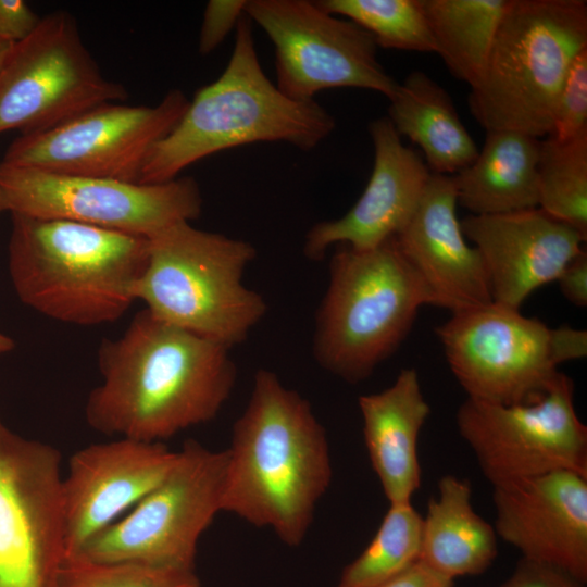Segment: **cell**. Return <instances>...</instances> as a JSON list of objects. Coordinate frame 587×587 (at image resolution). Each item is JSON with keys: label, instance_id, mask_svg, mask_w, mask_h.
Returning <instances> with one entry per match:
<instances>
[{"label": "cell", "instance_id": "obj_19", "mask_svg": "<svg viewBox=\"0 0 587 587\" xmlns=\"http://www.w3.org/2000/svg\"><path fill=\"white\" fill-rule=\"evenodd\" d=\"M374 164L367 185L341 217L314 224L305 235L304 255L322 260L333 245L372 249L395 237L411 218L432 172L422 157L404 146L388 117L369 126Z\"/></svg>", "mask_w": 587, "mask_h": 587}, {"label": "cell", "instance_id": "obj_26", "mask_svg": "<svg viewBox=\"0 0 587 587\" xmlns=\"http://www.w3.org/2000/svg\"><path fill=\"white\" fill-rule=\"evenodd\" d=\"M538 208L587 239V134L540 140Z\"/></svg>", "mask_w": 587, "mask_h": 587}, {"label": "cell", "instance_id": "obj_38", "mask_svg": "<svg viewBox=\"0 0 587 587\" xmlns=\"http://www.w3.org/2000/svg\"><path fill=\"white\" fill-rule=\"evenodd\" d=\"M14 43H10V42H5V41H1L0 40V68L8 55V53L10 52L12 46Z\"/></svg>", "mask_w": 587, "mask_h": 587}, {"label": "cell", "instance_id": "obj_13", "mask_svg": "<svg viewBox=\"0 0 587 587\" xmlns=\"http://www.w3.org/2000/svg\"><path fill=\"white\" fill-rule=\"evenodd\" d=\"M467 398L519 404L538 400L561 378L551 328L498 302L457 313L435 328Z\"/></svg>", "mask_w": 587, "mask_h": 587}, {"label": "cell", "instance_id": "obj_27", "mask_svg": "<svg viewBox=\"0 0 587 587\" xmlns=\"http://www.w3.org/2000/svg\"><path fill=\"white\" fill-rule=\"evenodd\" d=\"M423 517L408 503L389 504L375 536L348 564L337 587H377L420 560Z\"/></svg>", "mask_w": 587, "mask_h": 587}, {"label": "cell", "instance_id": "obj_28", "mask_svg": "<svg viewBox=\"0 0 587 587\" xmlns=\"http://www.w3.org/2000/svg\"><path fill=\"white\" fill-rule=\"evenodd\" d=\"M332 15H341L372 35L385 49L436 52L421 0H320Z\"/></svg>", "mask_w": 587, "mask_h": 587}, {"label": "cell", "instance_id": "obj_34", "mask_svg": "<svg viewBox=\"0 0 587 587\" xmlns=\"http://www.w3.org/2000/svg\"><path fill=\"white\" fill-rule=\"evenodd\" d=\"M564 298L577 307L587 304V251L584 249L557 279Z\"/></svg>", "mask_w": 587, "mask_h": 587}, {"label": "cell", "instance_id": "obj_21", "mask_svg": "<svg viewBox=\"0 0 587 587\" xmlns=\"http://www.w3.org/2000/svg\"><path fill=\"white\" fill-rule=\"evenodd\" d=\"M358 402L369 458L389 504L411 502L421 486L419 436L430 413L417 372L401 370L391 386Z\"/></svg>", "mask_w": 587, "mask_h": 587}, {"label": "cell", "instance_id": "obj_16", "mask_svg": "<svg viewBox=\"0 0 587 587\" xmlns=\"http://www.w3.org/2000/svg\"><path fill=\"white\" fill-rule=\"evenodd\" d=\"M177 451L163 442L116 438L76 451L61 480L65 558L79 550L149 494Z\"/></svg>", "mask_w": 587, "mask_h": 587}, {"label": "cell", "instance_id": "obj_25", "mask_svg": "<svg viewBox=\"0 0 587 587\" xmlns=\"http://www.w3.org/2000/svg\"><path fill=\"white\" fill-rule=\"evenodd\" d=\"M436 46L455 78L475 87L510 0H421Z\"/></svg>", "mask_w": 587, "mask_h": 587}, {"label": "cell", "instance_id": "obj_32", "mask_svg": "<svg viewBox=\"0 0 587 587\" xmlns=\"http://www.w3.org/2000/svg\"><path fill=\"white\" fill-rule=\"evenodd\" d=\"M572 574L539 562L521 559L511 576L500 587H585Z\"/></svg>", "mask_w": 587, "mask_h": 587}, {"label": "cell", "instance_id": "obj_1", "mask_svg": "<svg viewBox=\"0 0 587 587\" xmlns=\"http://www.w3.org/2000/svg\"><path fill=\"white\" fill-rule=\"evenodd\" d=\"M101 383L86 401L104 435L163 442L215 419L234 390L229 348L168 324L146 308L97 353Z\"/></svg>", "mask_w": 587, "mask_h": 587}, {"label": "cell", "instance_id": "obj_6", "mask_svg": "<svg viewBox=\"0 0 587 587\" xmlns=\"http://www.w3.org/2000/svg\"><path fill=\"white\" fill-rule=\"evenodd\" d=\"M148 262L135 287L158 319L232 348L263 319V297L243 284L255 248L183 221L148 237Z\"/></svg>", "mask_w": 587, "mask_h": 587}, {"label": "cell", "instance_id": "obj_31", "mask_svg": "<svg viewBox=\"0 0 587 587\" xmlns=\"http://www.w3.org/2000/svg\"><path fill=\"white\" fill-rule=\"evenodd\" d=\"M246 0H211L207 3L198 49L201 54L215 50L245 13Z\"/></svg>", "mask_w": 587, "mask_h": 587}, {"label": "cell", "instance_id": "obj_37", "mask_svg": "<svg viewBox=\"0 0 587 587\" xmlns=\"http://www.w3.org/2000/svg\"><path fill=\"white\" fill-rule=\"evenodd\" d=\"M2 211H5V210H4L2 191L0 188V212ZM13 347H14L13 340L9 338L7 335L0 333V354L11 351Z\"/></svg>", "mask_w": 587, "mask_h": 587}, {"label": "cell", "instance_id": "obj_20", "mask_svg": "<svg viewBox=\"0 0 587 587\" xmlns=\"http://www.w3.org/2000/svg\"><path fill=\"white\" fill-rule=\"evenodd\" d=\"M457 204L452 176L432 173L414 213L395 236L432 305L452 313L492 302L484 263L466 242Z\"/></svg>", "mask_w": 587, "mask_h": 587}, {"label": "cell", "instance_id": "obj_7", "mask_svg": "<svg viewBox=\"0 0 587 587\" xmlns=\"http://www.w3.org/2000/svg\"><path fill=\"white\" fill-rule=\"evenodd\" d=\"M585 48L587 1L510 0L484 75L470 88L471 114L486 130L547 137L561 85Z\"/></svg>", "mask_w": 587, "mask_h": 587}, {"label": "cell", "instance_id": "obj_3", "mask_svg": "<svg viewBox=\"0 0 587 587\" xmlns=\"http://www.w3.org/2000/svg\"><path fill=\"white\" fill-rule=\"evenodd\" d=\"M9 272L27 307L93 326L121 319L148 262V238L66 220L11 213Z\"/></svg>", "mask_w": 587, "mask_h": 587}, {"label": "cell", "instance_id": "obj_23", "mask_svg": "<svg viewBox=\"0 0 587 587\" xmlns=\"http://www.w3.org/2000/svg\"><path fill=\"white\" fill-rule=\"evenodd\" d=\"M497 538L494 526L473 508L470 483L442 476L423 517L419 561L452 580L479 575L497 558Z\"/></svg>", "mask_w": 587, "mask_h": 587}, {"label": "cell", "instance_id": "obj_35", "mask_svg": "<svg viewBox=\"0 0 587 587\" xmlns=\"http://www.w3.org/2000/svg\"><path fill=\"white\" fill-rule=\"evenodd\" d=\"M551 349L558 365L584 358L587 354V333L567 325L551 328Z\"/></svg>", "mask_w": 587, "mask_h": 587}, {"label": "cell", "instance_id": "obj_8", "mask_svg": "<svg viewBox=\"0 0 587 587\" xmlns=\"http://www.w3.org/2000/svg\"><path fill=\"white\" fill-rule=\"evenodd\" d=\"M225 467V450L187 440L166 476L73 557L195 569L199 539L222 512Z\"/></svg>", "mask_w": 587, "mask_h": 587}, {"label": "cell", "instance_id": "obj_17", "mask_svg": "<svg viewBox=\"0 0 587 587\" xmlns=\"http://www.w3.org/2000/svg\"><path fill=\"white\" fill-rule=\"evenodd\" d=\"M492 488L497 536L587 583V476L561 470Z\"/></svg>", "mask_w": 587, "mask_h": 587}, {"label": "cell", "instance_id": "obj_24", "mask_svg": "<svg viewBox=\"0 0 587 587\" xmlns=\"http://www.w3.org/2000/svg\"><path fill=\"white\" fill-rule=\"evenodd\" d=\"M389 100L388 120L424 153L434 174L454 175L478 154L445 88L422 71L411 72Z\"/></svg>", "mask_w": 587, "mask_h": 587}, {"label": "cell", "instance_id": "obj_36", "mask_svg": "<svg viewBox=\"0 0 587 587\" xmlns=\"http://www.w3.org/2000/svg\"><path fill=\"white\" fill-rule=\"evenodd\" d=\"M449 579L424 563L417 561L412 566L377 587H452Z\"/></svg>", "mask_w": 587, "mask_h": 587}, {"label": "cell", "instance_id": "obj_30", "mask_svg": "<svg viewBox=\"0 0 587 587\" xmlns=\"http://www.w3.org/2000/svg\"><path fill=\"white\" fill-rule=\"evenodd\" d=\"M587 134V48L572 61L559 90L548 137L566 141Z\"/></svg>", "mask_w": 587, "mask_h": 587}, {"label": "cell", "instance_id": "obj_14", "mask_svg": "<svg viewBox=\"0 0 587 587\" xmlns=\"http://www.w3.org/2000/svg\"><path fill=\"white\" fill-rule=\"evenodd\" d=\"M189 101L173 89L152 107L104 103L50 129L20 135L1 163L138 183L149 152L178 123Z\"/></svg>", "mask_w": 587, "mask_h": 587}, {"label": "cell", "instance_id": "obj_10", "mask_svg": "<svg viewBox=\"0 0 587 587\" xmlns=\"http://www.w3.org/2000/svg\"><path fill=\"white\" fill-rule=\"evenodd\" d=\"M4 210L40 218L66 220L150 237L197 218L202 197L192 177L160 184L72 176L0 162Z\"/></svg>", "mask_w": 587, "mask_h": 587}, {"label": "cell", "instance_id": "obj_11", "mask_svg": "<svg viewBox=\"0 0 587 587\" xmlns=\"http://www.w3.org/2000/svg\"><path fill=\"white\" fill-rule=\"evenodd\" d=\"M245 13L270 37L276 87L310 101L325 89H369L390 99L398 83L377 60V45L358 24L309 0H246Z\"/></svg>", "mask_w": 587, "mask_h": 587}, {"label": "cell", "instance_id": "obj_2", "mask_svg": "<svg viewBox=\"0 0 587 587\" xmlns=\"http://www.w3.org/2000/svg\"><path fill=\"white\" fill-rule=\"evenodd\" d=\"M225 451L222 512L298 547L333 478L326 432L310 402L274 372L258 370Z\"/></svg>", "mask_w": 587, "mask_h": 587}, {"label": "cell", "instance_id": "obj_12", "mask_svg": "<svg viewBox=\"0 0 587 587\" xmlns=\"http://www.w3.org/2000/svg\"><path fill=\"white\" fill-rule=\"evenodd\" d=\"M457 426L492 487L561 470L587 476V427L565 374L528 403L467 398L458 409Z\"/></svg>", "mask_w": 587, "mask_h": 587}, {"label": "cell", "instance_id": "obj_33", "mask_svg": "<svg viewBox=\"0 0 587 587\" xmlns=\"http://www.w3.org/2000/svg\"><path fill=\"white\" fill-rule=\"evenodd\" d=\"M40 17L23 0H0V40L16 43L28 37Z\"/></svg>", "mask_w": 587, "mask_h": 587}, {"label": "cell", "instance_id": "obj_4", "mask_svg": "<svg viewBox=\"0 0 587 587\" xmlns=\"http://www.w3.org/2000/svg\"><path fill=\"white\" fill-rule=\"evenodd\" d=\"M235 30L225 70L197 91L178 123L154 145L139 184L170 182L203 158L255 142L280 141L309 151L335 129L326 109L314 100L286 97L265 75L246 14Z\"/></svg>", "mask_w": 587, "mask_h": 587}, {"label": "cell", "instance_id": "obj_18", "mask_svg": "<svg viewBox=\"0 0 587 587\" xmlns=\"http://www.w3.org/2000/svg\"><path fill=\"white\" fill-rule=\"evenodd\" d=\"M460 224L482 258L492 301L513 309H520L537 288L557 280L585 249L578 232L539 208L470 214Z\"/></svg>", "mask_w": 587, "mask_h": 587}, {"label": "cell", "instance_id": "obj_29", "mask_svg": "<svg viewBox=\"0 0 587 587\" xmlns=\"http://www.w3.org/2000/svg\"><path fill=\"white\" fill-rule=\"evenodd\" d=\"M58 587H201L195 569L65 558Z\"/></svg>", "mask_w": 587, "mask_h": 587}, {"label": "cell", "instance_id": "obj_9", "mask_svg": "<svg viewBox=\"0 0 587 587\" xmlns=\"http://www.w3.org/2000/svg\"><path fill=\"white\" fill-rule=\"evenodd\" d=\"M127 97L123 85L103 76L74 17L54 11L12 46L0 68V134L43 132Z\"/></svg>", "mask_w": 587, "mask_h": 587}, {"label": "cell", "instance_id": "obj_5", "mask_svg": "<svg viewBox=\"0 0 587 587\" xmlns=\"http://www.w3.org/2000/svg\"><path fill=\"white\" fill-rule=\"evenodd\" d=\"M429 294L395 237L359 250L337 245L315 316L313 357L325 371L359 383L408 336Z\"/></svg>", "mask_w": 587, "mask_h": 587}, {"label": "cell", "instance_id": "obj_22", "mask_svg": "<svg viewBox=\"0 0 587 587\" xmlns=\"http://www.w3.org/2000/svg\"><path fill=\"white\" fill-rule=\"evenodd\" d=\"M539 143L516 130H486L475 160L451 175L458 203L473 215L538 208Z\"/></svg>", "mask_w": 587, "mask_h": 587}, {"label": "cell", "instance_id": "obj_15", "mask_svg": "<svg viewBox=\"0 0 587 587\" xmlns=\"http://www.w3.org/2000/svg\"><path fill=\"white\" fill-rule=\"evenodd\" d=\"M61 457L0 422V587H58L65 560Z\"/></svg>", "mask_w": 587, "mask_h": 587}]
</instances>
